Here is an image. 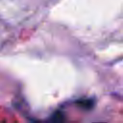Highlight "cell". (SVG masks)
<instances>
[{
  "mask_svg": "<svg viewBox=\"0 0 123 123\" xmlns=\"http://www.w3.org/2000/svg\"><path fill=\"white\" fill-rule=\"evenodd\" d=\"M51 120L52 121H55V122H62V121H64V114L63 112L60 111H57L56 112L53 113V115L51 116Z\"/></svg>",
  "mask_w": 123,
  "mask_h": 123,
  "instance_id": "obj_1",
  "label": "cell"
},
{
  "mask_svg": "<svg viewBox=\"0 0 123 123\" xmlns=\"http://www.w3.org/2000/svg\"><path fill=\"white\" fill-rule=\"evenodd\" d=\"M78 105L81 106L82 108L86 109V110H89V109L92 108L93 103H92V101H91L90 99H87V100H82V101H79V102H78Z\"/></svg>",
  "mask_w": 123,
  "mask_h": 123,
  "instance_id": "obj_2",
  "label": "cell"
}]
</instances>
